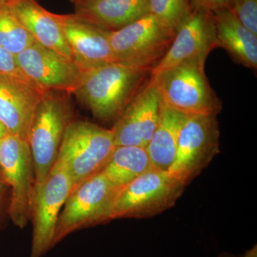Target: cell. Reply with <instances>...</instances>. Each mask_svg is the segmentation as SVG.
<instances>
[{
    "label": "cell",
    "instance_id": "24",
    "mask_svg": "<svg viewBox=\"0 0 257 257\" xmlns=\"http://www.w3.org/2000/svg\"><path fill=\"white\" fill-rule=\"evenodd\" d=\"M0 75L16 79L35 87L31 83L29 82L28 79L25 77L19 67L16 56L10 53L1 46H0Z\"/></svg>",
    "mask_w": 257,
    "mask_h": 257
},
{
    "label": "cell",
    "instance_id": "17",
    "mask_svg": "<svg viewBox=\"0 0 257 257\" xmlns=\"http://www.w3.org/2000/svg\"><path fill=\"white\" fill-rule=\"evenodd\" d=\"M150 13V0H90L74 6V15L107 31H116Z\"/></svg>",
    "mask_w": 257,
    "mask_h": 257
},
{
    "label": "cell",
    "instance_id": "18",
    "mask_svg": "<svg viewBox=\"0 0 257 257\" xmlns=\"http://www.w3.org/2000/svg\"><path fill=\"white\" fill-rule=\"evenodd\" d=\"M217 47L229 52L236 63L257 68V35L239 21L229 9L211 13Z\"/></svg>",
    "mask_w": 257,
    "mask_h": 257
},
{
    "label": "cell",
    "instance_id": "6",
    "mask_svg": "<svg viewBox=\"0 0 257 257\" xmlns=\"http://www.w3.org/2000/svg\"><path fill=\"white\" fill-rule=\"evenodd\" d=\"M175 32L151 13L116 31H109L108 38L116 62L150 71L165 55Z\"/></svg>",
    "mask_w": 257,
    "mask_h": 257
},
{
    "label": "cell",
    "instance_id": "19",
    "mask_svg": "<svg viewBox=\"0 0 257 257\" xmlns=\"http://www.w3.org/2000/svg\"><path fill=\"white\" fill-rule=\"evenodd\" d=\"M187 116L172 109L162 101L160 120L148 145L147 154L152 169L168 171L177 153L179 133Z\"/></svg>",
    "mask_w": 257,
    "mask_h": 257
},
{
    "label": "cell",
    "instance_id": "12",
    "mask_svg": "<svg viewBox=\"0 0 257 257\" xmlns=\"http://www.w3.org/2000/svg\"><path fill=\"white\" fill-rule=\"evenodd\" d=\"M217 47L212 15L191 10L176 31L172 45L162 60L151 70V77L185 61L205 62L211 51Z\"/></svg>",
    "mask_w": 257,
    "mask_h": 257
},
{
    "label": "cell",
    "instance_id": "11",
    "mask_svg": "<svg viewBox=\"0 0 257 257\" xmlns=\"http://www.w3.org/2000/svg\"><path fill=\"white\" fill-rule=\"evenodd\" d=\"M16 58L24 75L42 93H72L82 77V70L73 61L37 42Z\"/></svg>",
    "mask_w": 257,
    "mask_h": 257
},
{
    "label": "cell",
    "instance_id": "13",
    "mask_svg": "<svg viewBox=\"0 0 257 257\" xmlns=\"http://www.w3.org/2000/svg\"><path fill=\"white\" fill-rule=\"evenodd\" d=\"M162 103L160 91L150 79L116 119L111 130L116 147L146 148L158 124Z\"/></svg>",
    "mask_w": 257,
    "mask_h": 257
},
{
    "label": "cell",
    "instance_id": "28",
    "mask_svg": "<svg viewBox=\"0 0 257 257\" xmlns=\"http://www.w3.org/2000/svg\"><path fill=\"white\" fill-rule=\"evenodd\" d=\"M242 257H257V248L256 245L253 246L251 249L247 250Z\"/></svg>",
    "mask_w": 257,
    "mask_h": 257
},
{
    "label": "cell",
    "instance_id": "20",
    "mask_svg": "<svg viewBox=\"0 0 257 257\" xmlns=\"http://www.w3.org/2000/svg\"><path fill=\"white\" fill-rule=\"evenodd\" d=\"M152 169L146 149L137 146L115 147L101 172L116 189H121Z\"/></svg>",
    "mask_w": 257,
    "mask_h": 257
},
{
    "label": "cell",
    "instance_id": "25",
    "mask_svg": "<svg viewBox=\"0 0 257 257\" xmlns=\"http://www.w3.org/2000/svg\"><path fill=\"white\" fill-rule=\"evenodd\" d=\"M191 8L213 13L218 10L229 9L231 0H187Z\"/></svg>",
    "mask_w": 257,
    "mask_h": 257
},
{
    "label": "cell",
    "instance_id": "26",
    "mask_svg": "<svg viewBox=\"0 0 257 257\" xmlns=\"http://www.w3.org/2000/svg\"><path fill=\"white\" fill-rule=\"evenodd\" d=\"M8 187L6 183L2 177L1 173H0V212L2 211L3 204H4L5 195H6L7 191H8Z\"/></svg>",
    "mask_w": 257,
    "mask_h": 257
},
{
    "label": "cell",
    "instance_id": "27",
    "mask_svg": "<svg viewBox=\"0 0 257 257\" xmlns=\"http://www.w3.org/2000/svg\"><path fill=\"white\" fill-rule=\"evenodd\" d=\"M21 0H0V8H10Z\"/></svg>",
    "mask_w": 257,
    "mask_h": 257
},
{
    "label": "cell",
    "instance_id": "21",
    "mask_svg": "<svg viewBox=\"0 0 257 257\" xmlns=\"http://www.w3.org/2000/svg\"><path fill=\"white\" fill-rule=\"evenodd\" d=\"M36 40L20 23L10 8H0V46L16 56Z\"/></svg>",
    "mask_w": 257,
    "mask_h": 257
},
{
    "label": "cell",
    "instance_id": "4",
    "mask_svg": "<svg viewBox=\"0 0 257 257\" xmlns=\"http://www.w3.org/2000/svg\"><path fill=\"white\" fill-rule=\"evenodd\" d=\"M61 92L42 94L32 118L28 142L35 168V188L57 162L64 134L72 121L68 99Z\"/></svg>",
    "mask_w": 257,
    "mask_h": 257
},
{
    "label": "cell",
    "instance_id": "31",
    "mask_svg": "<svg viewBox=\"0 0 257 257\" xmlns=\"http://www.w3.org/2000/svg\"><path fill=\"white\" fill-rule=\"evenodd\" d=\"M219 257H236L234 256L233 254H231V253H228V252H224L222 253H221L220 255H219Z\"/></svg>",
    "mask_w": 257,
    "mask_h": 257
},
{
    "label": "cell",
    "instance_id": "14",
    "mask_svg": "<svg viewBox=\"0 0 257 257\" xmlns=\"http://www.w3.org/2000/svg\"><path fill=\"white\" fill-rule=\"evenodd\" d=\"M61 17L72 59L82 72L117 62L108 38L109 31L82 21L73 14Z\"/></svg>",
    "mask_w": 257,
    "mask_h": 257
},
{
    "label": "cell",
    "instance_id": "22",
    "mask_svg": "<svg viewBox=\"0 0 257 257\" xmlns=\"http://www.w3.org/2000/svg\"><path fill=\"white\" fill-rule=\"evenodd\" d=\"M192 10L187 0H150V13L175 33Z\"/></svg>",
    "mask_w": 257,
    "mask_h": 257
},
{
    "label": "cell",
    "instance_id": "23",
    "mask_svg": "<svg viewBox=\"0 0 257 257\" xmlns=\"http://www.w3.org/2000/svg\"><path fill=\"white\" fill-rule=\"evenodd\" d=\"M229 10L244 26L257 35V0H231Z\"/></svg>",
    "mask_w": 257,
    "mask_h": 257
},
{
    "label": "cell",
    "instance_id": "1",
    "mask_svg": "<svg viewBox=\"0 0 257 257\" xmlns=\"http://www.w3.org/2000/svg\"><path fill=\"white\" fill-rule=\"evenodd\" d=\"M147 69L111 62L83 72L74 92L98 119L116 120L143 87Z\"/></svg>",
    "mask_w": 257,
    "mask_h": 257
},
{
    "label": "cell",
    "instance_id": "15",
    "mask_svg": "<svg viewBox=\"0 0 257 257\" xmlns=\"http://www.w3.org/2000/svg\"><path fill=\"white\" fill-rule=\"evenodd\" d=\"M43 94L30 84L0 75V121L8 133L28 141L32 118Z\"/></svg>",
    "mask_w": 257,
    "mask_h": 257
},
{
    "label": "cell",
    "instance_id": "8",
    "mask_svg": "<svg viewBox=\"0 0 257 257\" xmlns=\"http://www.w3.org/2000/svg\"><path fill=\"white\" fill-rule=\"evenodd\" d=\"M119 191L101 171L74 187L59 216L54 246L77 230L110 221L111 206Z\"/></svg>",
    "mask_w": 257,
    "mask_h": 257
},
{
    "label": "cell",
    "instance_id": "5",
    "mask_svg": "<svg viewBox=\"0 0 257 257\" xmlns=\"http://www.w3.org/2000/svg\"><path fill=\"white\" fill-rule=\"evenodd\" d=\"M185 184L168 171L151 169L120 189L109 219L149 218L173 207Z\"/></svg>",
    "mask_w": 257,
    "mask_h": 257
},
{
    "label": "cell",
    "instance_id": "30",
    "mask_svg": "<svg viewBox=\"0 0 257 257\" xmlns=\"http://www.w3.org/2000/svg\"><path fill=\"white\" fill-rule=\"evenodd\" d=\"M69 1L75 6V5L82 4V3H85V2L90 1V0H69Z\"/></svg>",
    "mask_w": 257,
    "mask_h": 257
},
{
    "label": "cell",
    "instance_id": "29",
    "mask_svg": "<svg viewBox=\"0 0 257 257\" xmlns=\"http://www.w3.org/2000/svg\"><path fill=\"white\" fill-rule=\"evenodd\" d=\"M8 133V130L5 127L4 124L0 121V141Z\"/></svg>",
    "mask_w": 257,
    "mask_h": 257
},
{
    "label": "cell",
    "instance_id": "16",
    "mask_svg": "<svg viewBox=\"0 0 257 257\" xmlns=\"http://www.w3.org/2000/svg\"><path fill=\"white\" fill-rule=\"evenodd\" d=\"M10 8L37 42L73 61L61 15L47 11L35 0H21Z\"/></svg>",
    "mask_w": 257,
    "mask_h": 257
},
{
    "label": "cell",
    "instance_id": "9",
    "mask_svg": "<svg viewBox=\"0 0 257 257\" xmlns=\"http://www.w3.org/2000/svg\"><path fill=\"white\" fill-rule=\"evenodd\" d=\"M219 138L216 115L187 116L179 133L175 161L168 172L187 185L220 152Z\"/></svg>",
    "mask_w": 257,
    "mask_h": 257
},
{
    "label": "cell",
    "instance_id": "3",
    "mask_svg": "<svg viewBox=\"0 0 257 257\" xmlns=\"http://www.w3.org/2000/svg\"><path fill=\"white\" fill-rule=\"evenodd\" d=\"M204 64L185 61L151 77L163 102L186 116L219 114L221 101L206 77Z\"/></svg>",
    "mask_w": 257,
    "mask_h": 257
},
{
    "label": "cell",
    "instance_id": "2",
    "mask_svg": "<svg viewBox=\"0 0 257 257\" xmlns=\"http://www.w3.org/2000/svg\"><path fill=\"white\" fill-rule=\"evenodd\" d=\"M115 147L111 130L72 120L64 134L57 162L68 174L74 188L103 170Z\"/></svg>",
    "mask_w": 257,
    "mask_h": 257
},
{
    "label": "cell",
    "instance_id": "10",
    "mask_svg": "<svg viewBox=\"0 0 257 257\" xmlns=\"http://www.w3.org/2000/svg\"><path fill=\"white\" fill-rule=\"evenodd\" d=\"M73 188L68 174L57 162L45 180L35 188L30 257H43L53 247L59 216Z\"/></svg>",
    "mask_w": 257,
    "mask_h": 257
},
{
    "label": "cell",
    "instance_id": "7",
    "mask_svg": "<svg viewBox=\"0 0 257 257\" xmlns=\"http://www.w3.org/2000/svg\"><path fill=\"white\" fill-rule=\"evenodd\" d=\"M0 173L10 190V219L23 229L31 218L35 191L33 159L27 140L10 133L2 139Z\"/></svg>",
    "mask_w": 257,
    "mask_h": 257
}]
</instances>
